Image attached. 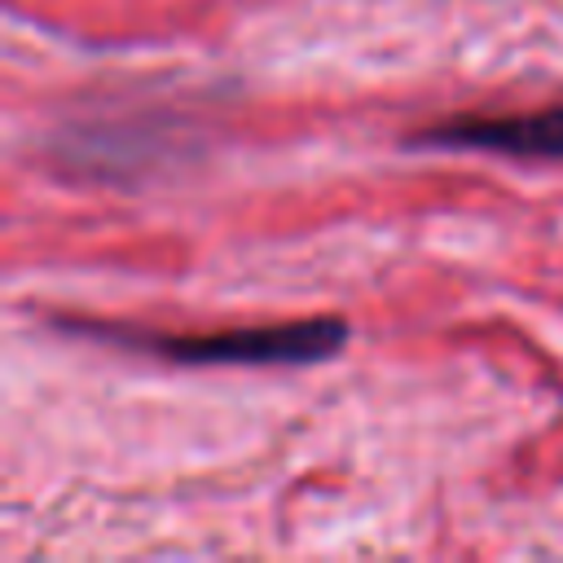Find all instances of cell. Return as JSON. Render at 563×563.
<instances>
[{"label": "cell", "instance_id": "cell-1", "mask_svg": "<svg viewBox=\"0 0 563 563\" xmlns=\"http://www.w3.org/2000/svg\"><path fill=\"white\" fill-rule=\"evenodd\" d=\"M53 325L62 334L114 343L172 365H317L339 356L352 334L343 317H303L286 325H238L207 334H163L119 321H88V317H53Z\"/></svg>", "mask_w": 563, "mask_h": 563}, {"label": "cell", "instance_id": "cell-2", "mask_svg": "<svg viewBox=\"0 0 563 563\" xmlns=\"http://www.w3.org/2000/svg\"><path fill=\"white\" fill-rule=\"evenodd\" d=\"M409 145L427 150H479L506 158H550L563 163V106L532 114H457L409 132Z\"/></svg>", "mask_w": 563, "mask_h": 563}]
</instances>
